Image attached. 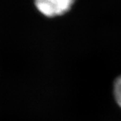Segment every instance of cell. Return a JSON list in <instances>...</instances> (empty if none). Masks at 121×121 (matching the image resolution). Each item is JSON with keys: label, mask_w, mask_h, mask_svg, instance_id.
<instances>
[{"label": "cell", "mask_w": 121, "mask_h": 121, "mask_svg": "<svg viewBox=\"0 0 121 121\" xmlns=\"http://www.w3.org/2000/svg\"><path fill=\"white\" fill-rule=\"evenodd\" d=\"M114 94L117 102L121 108V76L118 77L114 82Z\"/></svg>", "instance_id": "2"}, {"label": "cell", "mask_w": 121, "mask_h": 121, "mask_svg": "<svg viewBox=\"0 0 121 121\" xmlns=\"http://www.w3.org/2000/svg\"><path fill=\"white\" fill-rule=\"evenodd\" d=\"M75 0H35L36 8L47 17L60 16L68 12Z\"/></svg>", "instance_id": "1"}]
</instances>
